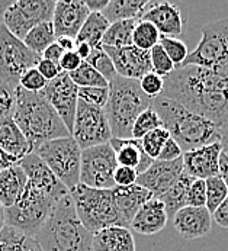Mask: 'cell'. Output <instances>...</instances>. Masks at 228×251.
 <instances>
[{"label": "cell", "mask_w": 228, "mask_h": 251, "mask_svg": "<svg viewBox=\"0 0 228 251\" xmlns=\"http://www.w3.org/2000/svg\"><path fill=\"white\" fill-rule=\"evenodd\" d=\"M161 96L206 118L223 132L228 131V64L179 67L164 78Z\"/></svg>", "instance_id": "cell-1"}, {"label": "cell", "mask_w": 228, "mask_h": 251, "mask_svg": "<svg viewBox=\"0 0 228 251\" xmlns=\"http://www.w3.org/2000/svg\"><path fill=\"white\" fill-rule=\"evenodd\" d=\"M12 116L31 144L32 152L48 141L72 137L55 109L42 93H32L18 86Z\"/></svg>", "instance_id": "cell-2"}, {"label": "cell", "mask_w": 228, "mask_h": 251, "mask_svg": "<svg viewBox=\"0 0 228 251\" xmlns=\"http://www.w3.org/2000/svg\"><path fill=\"white\" fill-rule=\"evenodd\" d=\"M152 108L158 113L163 126L180 145L183 152L209 144L221 143L223 131L206 118L185 108L182 103L166 96H158L152 100Z\"/></svg>", "instance_id": "cell-3"}, {"label": "cell", "mask_w": 228, "mask_h": 251, "mask_svg": "<svg viewBox=\"0 0 228 251\" xmlns=\"http://www.w3.org/2000/svg\"><path fill=\"white\" fill-rule=\"evenodd\" d=\"M35 238L44 251H93V234L81 224L70 193L58 202Z\"/></svg>", "instance_id": "cell-4"}, {"label": "cell", "mask_w": 228, "mask_h": 251, "mask_svg": "<svg viewBox=\"0 0 228 251\" xmlns=\"http://www.w3.org/2000/svg\"><path fill=\"white\" fill-rule=\"evenodd\" d=\"M149 98L140 86V80H131L116 75L109 81V99L105 113L111 125L114 138H132V126L137 118L152 106Z\"/></svg>", "instance_id": "cell-5"}, {"label": "cell", "mask_w": 228, "mask_h": 251, "mask_svg": "<svg viewBox=\"0 0 228 251\" xmlns=\"http://www.w3.org/2000/svg\"><path fill=\"white\" fill-rule=\"evenodd\" d=\"M60 201L61 199L28 183L18 202L4 209L6 225L35 237L47 224Z\"/></svg>", "instance_id": "cell-6"}, {"label": "cell", "mask_w": 228, "mask_h": 251, "mask_svg": "<svg viewBox=\"0 0 228 251\" xmlns=\"http://www.w3.org/2000/svg\"><path fill=\"white\" fill-rule=\"evenodd\" d=\"M70 195L73 198L76 212L81 224L93 235L105 228L122 226L115 206L112 189H92L80 183L70 192Z\"/></svg>", "instance_id": "cell-7"}, {"label": "cell", "mask_w": 228, "mask_h": 251, "mask_svg": "<svg viewBox=\"0 0 228 251\" xmlns=\"http://www.w3.org/2000/svg\"><path fill=\"white\" fill-rule=\"evenodd\" d=\"M34 152L70 192L80 184L81 148L73 137L48 141L39 145Z\"/></svg>", "instance_id": "cell-8"}, {"label": "cell", "mask_w": 228, "mask_h": 251, "mask_svg": "<svg viewBox=\"0 0 228 251\" xmlns=\"http://www.w3.org/2000/svg\"><path fill=\"white\" fill-rule=\"evenodd\" d=\"M42 57L0 24V81L18 87L24 73L38 66Z\"/></svg>", "instance_id": "cell-9"}, {"label": "cell", "mask_w": 228, "mask_h": 251, "mask_svg": "<svg viewBox=\"0 0 228 251\" xmlns=\"http://www.w3.org/2000/svg\"><path fill=\"white\" fill-rule=\"evenodd\" d=\"M228 64V18L218 19L202 28L201 41L180 67H218Z\"/></svg>", "instance_id": "cell-10"}, {"label": "cell", "mask_w": 228, "mask_h": 251, "mask_svg": "<svg viewBox=\"0 0 228 251\" xmlns=\"http://www.w3.org/2000/svg\"><path fill=\"white\" fill-rule=\"evenodd\" d=\"M118 169L116 154L111 143L90 147L81 151L80 183L101 190L115 187L114 175Z\"/></svg>", "instance_id": "cell-11"}, {"label": "cell", "mask_w": 228, "mask_h": 251, "mask_svg": "<svg viewBox=\"0 0 228 251\" xmlns=\"http://www.w3.org/2000/svg\"><path fill=\"white\" fill-rule=\"evenodd\" d=\"M55 1L52 0H18L12 1L3 13V25L19 39L44 22H51Z\"/></svg>", "instance_id": "cell-12"}, {"label": "cell", "mask_w": 228, "mask_h": 251, "mask_svg": "<svg viewBox=\"0 0 228 251\" xmlns=\"http://www.w3.org/2000/svg\"><path fill=\"white\" fill-rule=\"evenodd\" d=\"M72 137L76 140L81 151L111 143L114 137L105 109L89 105L78 99Z\"/></svg>", "instance_id": "cell-13"}, {"label": "cell", "mask_w": 228, "mask_h": 251, "mask_svg": "<svg viewBox=\"0 0 228 251\" xmlns=\"http://www.w3.org/2000/svg\"><path fill=\"white\" fill-rule=\"evenodd\" d=\"M41 93L55 109V112L67 126L69 132L72 134L78 103V87L72 80L70 74L61 73L55 80L50 81Z\"/></svg>", "instance_id": "cell-14"}, {"label": "cell", "mask_w": 228, "mask_h": 251, "mask_svg": "<svg viewBox=\"0 0 228 251\" xmlns=\"http://www.w3.org/2000/svg\"><path fill=\"white\" fill-rule=\"evenodd\" d=\"M183 158L175 161H158L154 160L152 164L138 176L137 184L143 186L152 195V198L160 199L170 187L183 175Z\"/></svg>", "instance_id": "cell-15"}, {"label": "cell", "mask_w": 228, "mask_h": 251, "mask_svg": "<svg viewBox=\"0 0 228 251\" xmlns=\"http://www.w3.org/2000/svg\"><path fill=\"white\" fill-rule=\"evenodd\" d=\"M106 54L111 57L118 75L141 80L147 73L152 72V58L150 51L140 50L135 45L124 47V48H112L103 47Z\"/></svg>", "instance_id": "cell-16"}, {"label": "cell", "mask_w": 228, "mask_h": 251, "mask_svg": "<svg viewBox=\"0 0 228 251\" xmlns=\"http://www.w3.org/2000/svg\"><path fill=\"white\" fill-rule=\"evenodd\" d=\"M223 154L221 143H214L192 151L183 152V169L193 179L206 180L220 176V157Z\"/></svg>", "instance_id": "cell-17"}, {"label": "cell", "mask_w": 228, "mask_h": 251, "mask_svg": "<svg viewBox=\"0 0 228 251\" xmlns=\"http://www.w3.org/2000/svg\"><path fill=\"white\" fill-rule=\"evenodd\" d=\"M89 15H90V10L86 7L84 1H80V0L55 1L52 25H54L57 38L69 36V38L76 39L86 19L89 18Z\"/></svg>", "instance_id": "cell-18"}, {"label": "cell", "mask_w": 228, "mask_h": 251, "mask_svg": "<svg viewBox=\"0 0 228 251\" xmlns=\"http://www.w3.org/2000/svg\"><path fill=\"white\" fill-rule=\"evenodd\" d=\"M141 21L152 24L161 36L177 38L183 32V15L179 6L169 1H150Z\"/></svg>", "instance_id": "cell-19"}, {"label": "cell", "mask_w": 228, "mask_h": 251, "mask_svg": "<svg viewBox=\"0 0 228 251\" xmlns=\"http://www.w3.org/2000/svg\"><path fill=\"white\" fill-rule=\"evenodd\" d=\"M19 164L28 177V183H31L32 186L48 192L50 195H52L58 199H63L64 196H67L70 193V190L55 177V175L50 170V167L35 152L25 155L19 161Z\"/></svg>", "instance_id": "cell-20"}, {"label": "cell", "mask_w": 228, "mask_h": 251, "mask_svg": "<svg viewBox=\"0 0 228 251\" xmlns=\"http://www.w3.org/2000/svg\"><path fill=\"white\" fill-rule=\"evenodd\" d=\"M173 226L185 240H198L206 237L212 228V214L203 208L185 206L173 216Z\"/></svg>", "instance_id": "cell-21"}, {"label": "cell", "mask_w": 228, "mask_h": 251, "mask_svg": "<svg viewBox=\"0 0 228 251\" xmlns=\"http://www.w3.org/2000/svg\"><path fill=\"white\" fill-rule=\"evenodd\" d=\"M112 196L124 228L131 226V222L140 208L152 198V193L140 184H132L128 187L115 186L112 189Z\"/></svg>", "instance_id": "cell-22"}, {"label": "cell", "mask_w": 228, "mask_h": 251, "mask_svg": "<svg viewBox=\"0 0 228 251\" xmlns=\"http://www.w3.org/2000/svg\"><path fill=\"white\" fill-rule=\"evenodd\" d=\"M167 221L169 215L166 212L164 203L157 198H152L134 216L129 229L141 235H154L166 228Z\"/></svg>", "instance_id": "cell-23"}, {"label": "cell", "mask_w": 228, "mask_h": 251, "mask_svg": "<svg viewBox=\"0 0 228 251\" xmlns=\"http://www.w3.org/2000/svg\"><path fill=\"white\" fill-rule=\"evenodd\" d=\"M111 145L115 150L118 166L134 169L138 172V175L144 173L154 161L144 152L141 141L137 138H127V140L112 138Z\"/></svg>", "instance_id": "cell-24"}, {"label": "cell", "mask_w": 228, "mask_h": 251, "mask_svg": "<svg viewBox=\"0 0 228 251\" xmlns=\"http://www.w3.org/2000/svg\"><path fill=\"white\" fill-rule=\"evenodd\" d=\"M0 148L18 161L32 152L31 144L15 122L13 116L3 118L0 121Z\"/></svg>", "instance_id": "cell-25"}, {"label": "cell", "mask_w": 228, "mask_h": 251, "mask_svg": "<svg viewBox=\"0 0 228 251\" xmlns=\"http://www.w3.org/2000/svg\"><path fill=\"white\" fill-rule=\"evenodd\" d=\"M26 184L28 177L19 163L0 172V203L4 209L18 202L25 192Z\"/></svg>", "instance_id": "cell-26"}, {"label": "cell", "mask_w": 228, "mask_h": 251, "mask_svg": "<svg viewBox=\"0 0 228 251\" xmlns=\"http://www.w3.org/2000/svg\"><path fill=\"white\" fill-rule=\"evenodd\" d=\"M93 251H137L129 228L111 226L93 235Z\"/></svg>", "instance_id": "cell-27"}, {"label": "cell", "mask_w": 228, "mask_h": 251, "mask_svg": "<svg viewBox=\"0 0 228 251\" xmlns=\"http://www.w3.org/2000/svg\"><path fill=\"white\" fill-rule=\"evenodd\" d=\"M149 4V0H109L102 15L109 21V24L131 19L140 21Z\"/></svg>", "instance_id": "cell-28"}, {"label": "cell", "mask_w": 228, "mask_h": 251, "mask_svg": "<svg viewBox=\"0 0 228 251\" xmlns=\"http://www.w3.org/2000/svg\"><path fill=\"white\" fill-rule=\"evenodd\" d=\"M193 180L195 179L192 176H189L188 173L183 172V175L170 187V190H167L160 198V201L166 206V212H167L169 218L173 219V216L176 215L180 209L188 206L186 205V202H188V192H189V187Z\"/></svg>", "instance_id": "cell-29"}, {"label": "cell", "mask_w": 228, "mask_h": 251, "mask_svg": "<svg viewBox=\"0 0 228 251\" xmlns=\"http://www.w3.org/2000/svg\"><path fill=\"white\" fill-rule=\"evenodd\" d=\"M0 251H44L35 237L6 225L0 231Z\"/></svg>", "instance_id": "cell-30"}, {"label": "cell", "mask_w": 228, "mask_h": 251, "mask_svg": "<svg viewBox=\"0 0 228 251\" xmlns=\"http://www.w3.org/2000/svg\"><path fill=\"white\" fill-rule=\"evenodd\" d=\"M109 25V21L102 13H90L77 35L76 42H86L92 48H102V41Z\"/></svg>", "instance_id": "cell-31"}, {"label": "cell", "mask_w": 228, "mask_h": 251, "mask_svg": "<svg viewBox=\"0 0 228 251\" xmlns=\"http://www.w3.org/2000/svg\"><path fill=\"white\" fill-rule=\"evenodd\" d=\"M137 22L138 21L131 19V21H119V22L111 24L102 41L103 47L124 48V47L132 45V35H134Z\"/></svg>", "instance_id": "cell-32"}, {"label": "cell", "mask_w": 228, "mask_h": 251, "mask_svg": "<svg viewBox=\"0 0 228 251\" xmlns=\"http://www.w3.org/2000/svg\"><path fill=\"white\" fill-rule=\"evenodd\" d=\"M57 41V35H55V29L51 22H44L38 26H35L34 29H31L28 32V35L25 36L24 42L25 45L32 50L34 52H37L38 55L42 57V54L45 52V50L52 45Z\"/></svg>", "instance_id": "cell-33"}, {"label": "cell", "mask_w": 228, "mask_h": 251, "mask_svg": "<svg viewBox=\"0 0 228 251\" xmlns=\"http://www.w3.org/2000/svg\"><path fill=\"white\" fill-rule=\"evenodd\" d=\"M160 32L158 29L147 21H138L137 26L134 29V35H132V45L138 47L140 50L144 51H152L155 45H158L160 42Z\"/></svg>", "instance_id": "cell-34"}, {"label": "cell", "mask_w": 228, "mask_h": 251, "mask_svg": "<svg viewBox=\"0 0 228 251\" xmlns=\"http://www.w3.org/2000/svg\"><path fill=\"white\" fill-rule=\"evenodd\" d=\"M70 77L77 87H109V81L86 61L81 63L76 72L70 73Z\"/></svg>", "instance_id": "cell-35"}, {"label": "cell", "mask_w": 228, "mask_h": 251, "mask_svg": "<svg viewBox=\"0 0 228 251\" xmlns=\"http://www.w3.org/2000/svg\"><path fill=\"white\" fill-rule=\"evenodd\" d=\"M205 184H206V209L211 214H214L228 196V187L226 186L224 180L221 179V176L206 179Z\"/></svg>", "instance_id": "cell-36"}, {"label": "cell", "mask_w": 228, "mask_h": 251, "mask_svg": "<svg viewBox=\"0 0 228 251\" xmlns=\"http://www.w3.org/2000/svg\"><path fill=\"white\" fill-rule=\"evenodd\" d=\"M169 138H170V132L164 126H160V128L152 129V132H149L140 141H141V147H143L144 152L152 160H157L163 147L169 141Z\"/></svg>", "instance_id": "cell-37"}, {"label": "cell", "mask_w": 228, "mask_h": 251, "mask_svg": "<svg viewBox=\"0 0 228 251\" xmlns=\"http://www.w3.org/2000/svg\"><path fill=\"white\" fill-rule=\"evenodd\" d=\"M160 126H163V122H161L158 113L155 112V109L152 106V108H149L147 110H144L137 118V121L134 122V126H132V138L141 140L149 132H152V129L160 128Z\"/></svg>", "instance_id": "cell-38"}, {"label": "cell", "mask_w": 228, "mask_h": 251, "mask_svg": "<svg viewBox=\"0 0 228 251\" xmlns=\"http://www.w3.org/2000/svg\"><path fill=\"white\" fill-rule=\"evenodd\" d=\"M86 63H89L95 70L101 73L108 81L114 80L115 77L118 75V73L115 70L114 63L111 60V57L106 54V51L102 48H93L89 58L86 60Z\"/></svg>", "instance_id": "cell-39"}, {"label": "cell", "mask_w": 228, "mask_h": 251, "mask_svg": "<svg viewBox=\"0 0 228 251\" xmlns=\"http://www.w3.org/2000/svg\"><path fill=\"white\" fill-rule=\"evenodd\" d=\"M158 44L163 47V50L166 51V54L170 57V60L173 61V64L176 66V69H179L185 63V60L188 58V55H189L186 44L183 41H180L179 38L161 36Z\"/></svg>", "instance_id": "cell-40"}, {"label": "cell", "mask_w": 228, "mask_h": 251, "mask_svg": "<svg viewBox=\"0 0 228 251\" xmlns=\"http://www.w3.org/2000/svg\"><path fill=\"white\" fill-rule=\"evenodd\" d=\"M150 58H152V72L161 75L163 78H166L176 70V66L173 64V61L170 60V57L166 54V51L160 44L155 45L150 51Z\"/></svg>", "instance_id": "cell-41"}, {"label": "cell", "mask_w": 228, "mask_h": 251, "mask_svg": "<svg viewBox=\"0 0 228 251\" xmlns=\"http://www.w3.org/2000/svg\"><path fill=\"white\" fill-rule=\"evenodd\" d=\"M78 99L89 105L105 109L109 99V87H78Z\"/></svg>", "instance_id": "cell-42"}, {"label": "cell", "mask_w": 228, "mask_h": 251, "mask_svg": "<svg viewBox=\"0 0 228 251\" xmlns=\"http://www.w3.org/2000/svg\"><path fill=\"white\" fill-rule=\"evenodd\" d=\"M50 81L45 80V77L41 74V73L35 69H31L26 73H24V75L21 77V81H19V86L28 92H32V93H41L44 92V89L48 86Z\"/></svg>", "instance_id": "cell-43"}, {"label": "cell", "mask_w": 228, "mask_h": 251, "mask_svg": "<svg viewBox=\"0 0 228 251\" xmlns=\"http://www.w3.org/2000/svg\"><path fill=\"white\" fill-rule=\"evenodd\" d=\"M16 103V87L0 81V121L12 116Z\"/></svg>", "instance_id": "cell-44"}, {"label": "cell", "mask_w": 228, "mask_h": 251, "mask_svg": "<svg viewBox=\"0 0 228 251\" xmlns=\"http://www.w3.org/2000/svg\"><path fill=\"white\" fill-rule=\"evenodd\" d=\"M140 86L141 90L152 99H155L158 96H161L163 90H164V78L155 73H147L141 80H140Z\"/></svg>", "instance_id": "cell-45"}, {"label": "cell", "mask_w": 228, "mask_h": 251, "mask_svg": "<svg viewBox=\"0 0 228 251\" xmlns=\"http://www.w3.org/2000/svg\"><path fill=\"white\" fill-rule=\"evenodd\" d=\"M188 206L193 208H203L206 206V184L205 180L195 179L192 181L188 192Z\"/></svg>", "instance_id": "cell-46"}, {"label": "cell", "mask_w": 228, "mask_h": 251, "mask_svg": "<svg viewBox=\"0 0 228 251\" xmlns=\"http://www.w3.org/2000/svg\"><path fill=\"white\" fill-rule=\"evenodd\" d=\"M138 172L129 167H124V166H118L116 172L114 175L115 186L118 187H128L132 184H137L138 180Z\"/></svg>", "instance_id": "cell-47"}, {"label": "cell", "mask_w": 228, "mask_h": 251, "mask_svg": "<svg viewBox=\"0 0 228 251\" xmlns=\"http://www.w3.org/2000/svg\"><path fill=\"white\" fill-rule=\"evenodd\" d=\"M182 157H183V151H182L180 145L170 137L169 141L163 147L157 160L158 161H175V160H179Z\"/></svg>", "instance_id": "cell-48"}, {"label": "cell", "mask_w": 228, "mask_h": 251, "mask_svg": "<svg viewBox=\"0 0 228 251\" xmlns=\"http://www.w3.org/2000/svg\"><path fill=\"white\" fill-rule=\"evenodd\" d=\"M81 63H83V60L77 55L76 51H67V52H64L63 58L60 60V69L63 73L70 74V73L76 72L81 66Z\"/></svg>", "instance_id": "cell-49"}, {"label": "cell", "mask_w": 228, "mask_h": 251, "mask_svg": "<svg viewBox=\"0 0 228 251\" xmlns=\"http://www.w3.org/2000/svg\"><path fill=\"white\" fill-rule=\"evenodd\" d=\"M37 70L45 77L47 81L55 80V78L63 73L58 64H55V63L50 61V60H45V58H41V60H39L38 66H37Z\"/></svg>", "instance_id": "cell-50"}, {"label": "cell", "mask_w": 228, "mask_h": 251, "mask_svg": "<svg viewBox=\"0 0 228 251\" xmlns=\"http://www.w3.org/2000/svg\"><path fill=\"white\" fill-rule=\"evenodd\" d=\"M64 52H66V51H64V50L58 45V42L55 41L52 45H50V47L45 50V52L42 54V58L50 60V61H52V63H55V64L60 66V60L63 58Z\"/></svg>", "instance_id": "cell-51"}, {"label": "cell", "mask_w": 228, "mask_h": 251, "mask_svg": "<svg viewBox=\"0 0 228 251\" xmlns=\"http://www.w3.org/2000/svg\"><path fill=\"white\" fill-rule=\"evenodd\" d=\"M212 219L221 228H228V196L226 201L218 206V209L212 214Z\"/></svg>", "instance_id": "cell-52"}, {"label": "cell", "mask_w": 228, "mask_h": 251, "mask_svg": "<svg viewBox=\"0 0 228 251\" xmlns=\"http://www.w3.org/2000/svg\"><path fill=\"white\" fill-rule=\"evenodd\" d=\"M108 3L109 0H84V4L90 10V13H102Z\"/></svg>", "instance_id": "cell-53"}, {"label": "cell", "mask_w": 228, "mask_h": 251, "mask_svg": "<svg viewBox=\"0 0 228 251\" xmlns=\"http://www.w3.org/2000/svg\"><path fill=\"white\" fill-rule=\"evenodd\" d=\"M18 163H19V161H18L15 157L9 155L6 151H3V150L0 148V172H3V170L12 167V166L18 164Z\"/></svg>", "instance_id": "cell-54"}, {"label": "cell", "mask_w": 228, "mask_h": 251, "mask_svg": "<svg viewBox=\"0 0 228 251\" xmlns=\"http://www.w3.org/2000/svg\"><path fill=\"white\" fill-rule=\"evenodd\" d=\"M57 42L58 45L67 52V51H75L76 50V39L75 38H69V36H61V38H57Z\"/></svg>", "instance_id": "cell-55"}, {"label": "cell", "mask_w": 228, "mask_h": 251, "mask_svg": "<svg viewBox=\"0 0 228 251\" xmlns=\"http://www.w3.org/2000/svg\"><path fill=\"white\" fill-rule=\"evenodd\" d=\"M92 50H93V48H92L89 44H86V42H77L76 50H75V51H76L77 55H78L83 61H86V60L89 58Z\"/></svg>", "instance_id": "cell-56"}, {"label": "cell", "mask_w": 228, "mask_h": 251, "mask_svg": "<svg viewBox=\"0 0 228 251\" xmlns=\"http://www.w3.org/2000/svg\"><path fill=\"white\" fill-rule=\"evenodd\" d=\"M220 176L228 187V157L224 152L220 157Z\"/></svg>", "instance_id": "cell-57"}, {"label": "cell", "mask_w": 228, "mask_h": 251, "mask_svg": "<svg viewBox=\"0 0 228 251\" xmlns=\"http://www.w3.org/2000/svg\"><path fill=\"white\" fill-rule=\"evenodd\" d=\"M221 147H223V152L228 157V131L223 132V138H221Z\"/></svg>", "instance_id": "cell-58"}, {"label": "cell", "mask_w": 228, "mask_h": 251, "mask_svg": "<svg viewBox=\"0 0 228 251\" xmlns=\"http://www.w3.org/2000/svg\"><path fill=\"white\" fill-rule=\"evenodd\" d=\"M12 1H4V0H0V24H3V13L4 10L10 6Z\"/></svg>", "instance_id": "cell-59"}, {"label": "cell", "mask_w": 228, "mask_h": 251, "mask_svg": "<svg viewBox=\"0 0 228 251\" xmlns=\"http://www.w3.org/2000/svg\"><path fill=\"white\" fill-rule=\"evenodd\" d=\"M6 226V219H4V208L0 203V231Z\"/></svg>", "instance_id": "cell-60"}]
</instances>
